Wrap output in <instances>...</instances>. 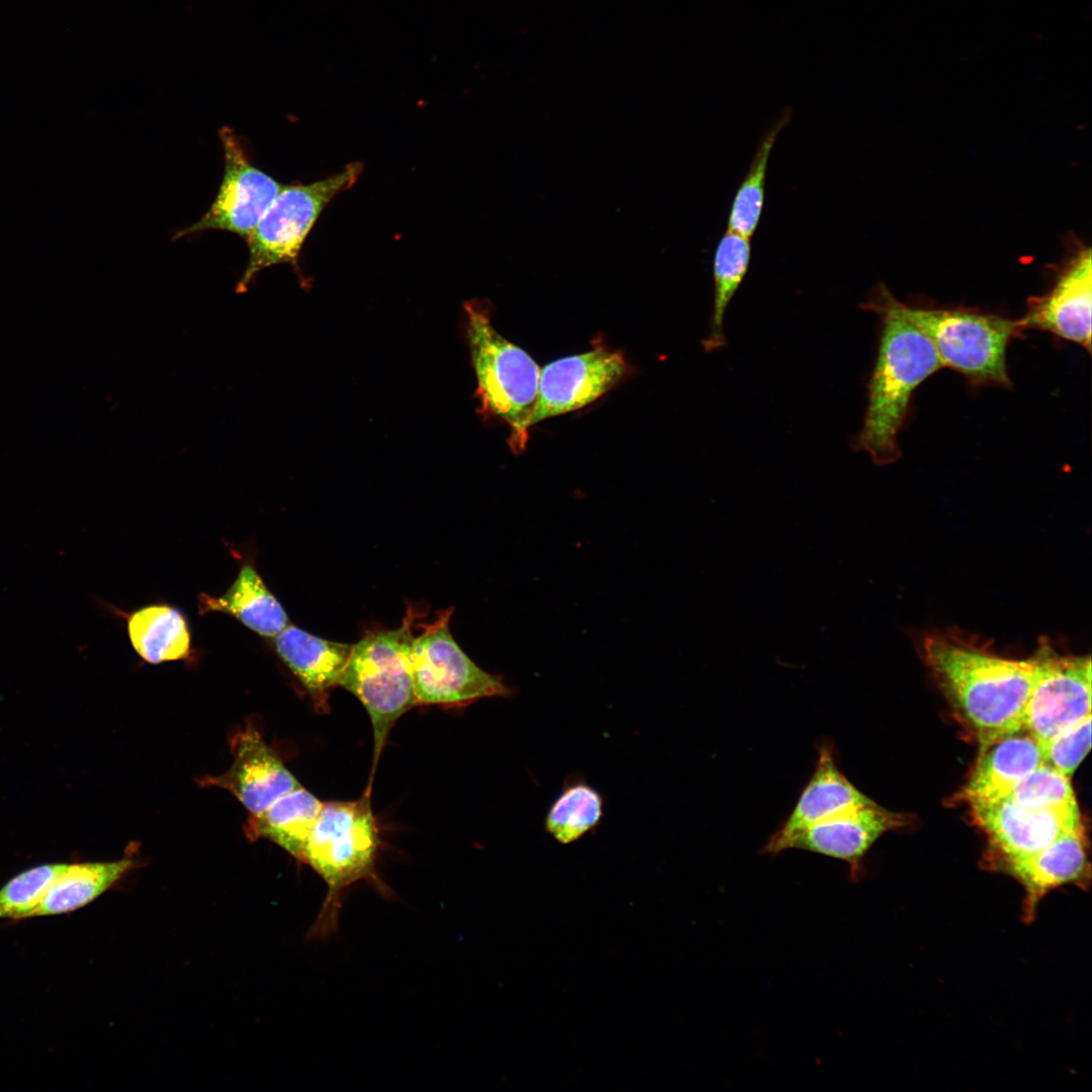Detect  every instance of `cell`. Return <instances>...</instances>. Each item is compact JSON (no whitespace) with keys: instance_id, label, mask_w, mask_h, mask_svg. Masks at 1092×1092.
I'll list each match as a JSON object with an SVG mask.
<instances>
[{"instance_id":"4fadbf2b","label":"cell","mask_w":1092,"mask_h":1092,"mask_svg":"<svg viewBox=\"0 0 1092 1092\" xmlns=\"http://www.w3.org/2000/svg\"><path fill=\"white\" fill-rule=\"evenodd\" d=\"M1091 261L1090 247L1080 245L1052 288L1027 300L1026 313L1018 320L1022 331L1049 332L1091 352Z\"/></svg>"},{"instance_id":"6da1fadb","label":"cell","mask_w":1092,"mask_h":1092,"mask_svg":"<svg viewBox=\"0 0 1092 1092\" xmlns=\"http://www.w3.org/2000/svg\"><path fill=\"white\" fill-rule=\"evenodd\" d=\"M922 657L980 751L1023 728L1033 677L1031 658H1005L954 635L929 634Z\"/></svg>"},{"instance_id":"cb8c5ba5","label":"cell","mask_w":1092,"mask_h":1092,"mask_svg":"<svg viewBox=\"0 0 1092 1092\" xmlns=\"http://www.w3.org/2000/svg\"><path fill=\"white\" fill-rule=\"evenodd\" d=\"M750 261V239L727 230L713 255V309L710 331L703 342L706 351L713 352L725 345L724 316L747 274Z\"/></svg>"},{"instance_id":"7402d4cb","label":"cell","mask_w":1092,"mask_h":1092,"mask_svg":"<svg viewBox=\"0 0 1092 1092\" xmlns=\"http://www.w3.org/2000/svg\"><path fill=\"white\" fill-rule=\"evenodd\" d=\"M133 867L131 855L110 861L67 863L30 917L80 909L109 890Z\"/></svg>"},{"instance_id":"9c48e42d","label":"cell","mask_w":1092,"mask_h":1092,"mask_svg":"<svg viewBox=\"0 0 1092 1092\" xmlns=\"http://www.w3.org/2000/svg\"><path fill=\"white\" fill-rule=\"evenodd\" d=\"M1031 660L1023 728L1041 744L1091 714V657L1064 655L1042 642Z\"/></svg>"},{"instance_id":"30bf717a","label":"cell","mask_w":1092,"mask_h":1092,"mask_svg":"<svg viewBox=\"0 0 1092 1092\" xmlns=\"http://www.w3.org/2000/svg\"><path fill=\"white\" fill-rule=\"evenodd\" d=\"M218 135L224 167L217 194L209 209L196 222L177 232L175 240L218 230L233 233L246 241L284 187V184L253 164L232 128H220Z\"/></svg>"},{"instance_id":"3957f363","label":"cell","mask_w":1092,"mask_h":1092,"mask_svg":"<svg viewBox=\"0 0 1092 1092\" xmlns=\"http://www.w3.org/2000/svg\"><path fill=\"white\" fill-rule=\"evenodd\" d=\"M380 844L370 786L359 799L324 802L305 843L302 862L326 882L328 892L308 939H326L339 929L343 894L361 880L376 878Z\"/></svg>"},{"instance_id":"44dd1931","label":"cell","mask_w":1092,"mask_h":1092,"mask_svg":"<svg viewBox=\"0 0 1092 1092\" xmlns=\"http://www.w3.org/2000/svg\"><path fill=\"white\" fill-rule=\"evenodd\" d=\"M323 805L324 802L299 785L263 812L251 815L245 832L252 840L273 841L302 861L305 843Z\"/></svg>"},{"instance_id":"ffe728a7","label":"cell","mask_w":1092,"mask_h":1092,"mask_svg":"<svg viewBox=\"0 0 1092 1092\" xmlns=\"http://www.w3.org/2000/svg\"><path fill=\"white\" fill-rule=\"evenodd\" d=\"M198 609L203 615L209 612L232 615L253 632L268 638L275 637L288 625L285 610L252 563L242 565L223 595L200 594Z\"/></svg>"},{"instance_id":"603a6c76","label":"cell","mask_w":1092,"mask_h":1092,"mask_svg":"<svg viewBox=\"0 0 1092 1092\" xmlns=\"http://www.w3.org/2000/svg\"><path fill=\"white\" fill-rule=\"evenodd\" d=\"M127 633L135 652L152 664L184 659L191 650L184 615L168 605H150L132 612Z\"/></svg>"},{"instance_id":"7c38bea8","label":"cell","mask_w":1092,"mask_h":1092,"mask_svg":"<svg viewBox=\"0 0 1092 1092\" xmlns=\"http://www.w3.org/2000/svg\"><path fill=\"white\" fill-rule=\"evenodd\" d=\"M629 371L623 354L606 347L548 363L540 371L531 427L590 404L619 384Z\"/></svg>"},{"instance_id":"ac0fdd59","label":"cell","mask_w":1092,"mask_h":1092,"mask_svg":"<svg viewBox=\"0 0 1092 1092\" xmlns=\"http://www.w3.org/2000/svg\"><path fill=\"white\" fill-rule=\"evenodd\" d=\"M979 752L959 794L968 803L1006 797L1019 780L1043 762L1040 742L1024 728L1000 737Z\"/></svg>"},{"instance_id":"7a4b0ae2","label":"cell","mask_w":1092,"mask_h":1092,"mask_svg":"<svg viewBox=\"0 0 1092 1092\" xmlns=\"http://www.w3.org/2000/svg\"><path fill=\"white\" fill-rule=\"evenodd\" d=\"M860 306L879 316L881 335L862 427L852 445L874 463L887 465L900 457L898 434L913 392L942 364L928 338L905 314L903 302L884 283Z\"/></svg>"},{"instance_id":"e0dca14e","label":"cell","mask_w":1092,"mask_h":1092,"mask_svg":"<svg viewBox=\"0 0 1092 1092\" xmlns=\"http://www.w3.org/2000/svg\"><path fill=\"white\" fill-rule=\"evenodd\" d=\"M231 749L230 768L220 776L206 778L203 784L228 790L251 815L263 812L300 785L255 728L237 732L231 739Z\"/></svg>"},{"instance_id":"d4e9b609","label":"cell","mask_w":1092,"mask_h":1092,"mask_svg":"<svg viewBox=\"0 0 1092 1092\" xmlns=\"http://www.w3.org/2000/svg\"><path fill=\"white\" fill-rule=\"evenodd\" d=\"M791 117V110H785L762 135L747 173L732 199L727 230L749 239L755 234L764 205L765 180L770 153L779 133L789 123Z\"/></svg>"},{"instance_id":"8fae6325","label":"cell","mask_w":1092,"mask_h":1092,"mask_svg":"<svg viewBox=\"0 0 1092 1092\" xmlns=\"http://www.w3.org/2000/svg\"><path fill=\"white\" fill-rule=\"evenodd\" d=\"M972 816L992 847L986 866L1035 853L1064 833L1083 826L1078 805L1029 808L1007 797L969 803Z\"/></svg>"},{"instance_id":"ba28073f","label":"cell","mask_w":1092,"mask_h":1092,"mask_svg":"<svg viewBox=\"0 0 1092 1092\" xmlns=\"http://www.w3.org/2000/svg\"><path fill=\"white\" fill-rule=\"evenodd\" d=\"M453 609L422 625L414 636L410 669L416 705L466 706L486 698H509L515 690L498 674L479 667L452 636Z\"/></svg>"},{"instance_id":"5b68a950","label":"cell","mask_w":1092,"mask_h":1092,"mask_svg":"<svg viewBox=\"0 0 1092 1092\" xmlns=\"http://www.w3.org/2000/svg\"><path fill=\"white\" fill-rule=\"evenodd\" d=\"M408 608L402 624L393 630L366 633L353 644L337 686L352 693L365 707L373 730V770L388 734L416 705L410 669L413 625L419 617Z\"/></svg>"},{"instance_id":"277c9868","label":"cell","mask_w":1092,"mask_h":1092,"mask_svg":"<svg viewBox=\"0 0 1092 1092\" xmlns=\"http://www.w3.org/2000/svg\"><path fill=\"white\" fill-rule=\"evenodd\" d=\"M465 312L470 359L481 407L508 425L510 447L515 453H521L528 441L541 369L526 351L494 329L485 304L468 301Z\"/></svg>"},{"instance_id":"9a60e30c","label":"cell","mask_w":1092,"mask_h":1092,"mask_svg":"<svg viewBox=\"0 0 1092 1092\" xmlns=\"http://www.w3.org/2000/svg\"><path fill=\"white\" fill-rule=\"evenodd\" d=\"M992 870L1011 876L1023 887L1021 920L1030 924L1035 920L1040 901L1051 891L1066 885L1089 888L1090 862L1084 827L1064 833L1035 853L1000 862Z\"/></svg>"},{"instance_id":"8992f818","label":"cell","mask_w":1092,"mask_h":1092,"mask_svg":"<svg viewBox=\"0 0 1092 1092\" xmlns=\"http://www.w3.org/2000/svg\"><path fill=\"white\" fill-rule=\"evenodd\" d=\"M907 317L928 338L939 360L975 384L1011 385L1006 366L1009 342L1023 331L1018 321L970 308L916 307Z\"/></svg>"},{"instance_id":"83f0119b","label":"cell","mask_w":1092,"mask_h":1092,"mask_svg":"<svg viewBox=\"0 0 1092 1092\" xmlns=\"http://www.w3.org/2000/svg\"><path fill=\"white\" fill-rule=\"evenodd\" d=\"M1006 797L1029 808L1077 805L1070 778L1044 762L1019 780Z\"/></svg>"},{"instance_id":"484cf974","label":"cell","mask_w":1092,"mask_h":1092,"mask_svg":"<svg viewBox=\"0 0 1092 1092\" xmlns=\"http://www.w3.org/2000/svg\"><path fill=\"white\" fill-rule=\"evenodd\" d=\"M604 817V798L581 779H569L551 804L545 830L559 843L570 844L596 829Z\"/></svg>"},{"instance_id":"5bb4252c","label":"cell","mask_w":1092,"mask_h":1092,"mask_svg":"<svg viewBox=\"0 0 1092 1092\" xmlns=\"http://www.w3.org/2000/svg\"><path fill=\"white\" fill-rule=\"evenodd\" d=\"M814 770L794 808L761 848V853L779 854L789 841L806 828L837 814L874 803L842 772L835 745L830 738L817 744Z\"/></svg>"},{"instance_id":"4316f807","label":"cell","mask_w":1092,"mask_h":1092,"mask_svg":"<svg viewBox=\"0 0 1092 1092\" xmlns=\"http://www.w3.org/2000/svg\"><path fill=\"white\" fill-rule=\"evenodd\" d=\"M67 863L39 864L21 872L0 888V920L29 918Z\"/></svg>"},{"instance_id":"f1b7e54d","label":"cell","mask_w":1092,"mask_h":1092,"mask_svg":"<svg viewBox=\"0 0 1092 1092\" xmlns=\"http://www.w3.org/2000/svg\"><path fill=\"white\" fill-rule=\"evenodd\" d=\"M1091 747V714L1041 743L1043 762L1071 778Z\"/></svg>"},{"instance_id":"52a82bcc","label":"cell","mask_w":1092,"mask_h":1092,"mask_svg":"<svg viewBox=\"0 0 1092 1092\" xmlns=\"http://www.w3.org/2000/svg\"><path fill=\"white\" fill-rule=\"evenodd\" d=\"M361 163L309 184L284 185L247 238L248 263L237 287L245 292L265 268L282 263L297 266L301 247L327 204L354 185Z\"/></svg>"},{"instance_id":"d6986e66","label":"cell","mask_w":1092,"mask_h":1092,"mask_svg":"<svg viewBox=\"0 0 1092 1092\" xmlns=\"http://www.w3.org/2000/svg\"><path fill=\"white\" fill-rule=\"evenodd\" d=\"M274 647L314 703L323 706L328 691L338 684L353 644L327 640L287 625L274 637Z\"/></svg>"},{"instance_id":"2e32d148","label":"cell","mask_w":1092,"mask_h":1092,"mask_svg":"<svg viewBox=\"0 0 1092 1092\" xmlns=\"http://www.w3.org/2000/svg\"><path fill=\"white\" fill-rule=\"evenodd\" d=\"M905 824L904 815L874 802L806 828L789 841L787 850L801 849L842 860L850 881L857 882L863 875V857L873 844L884 833Z\"/></svg>"}]
</instances>
